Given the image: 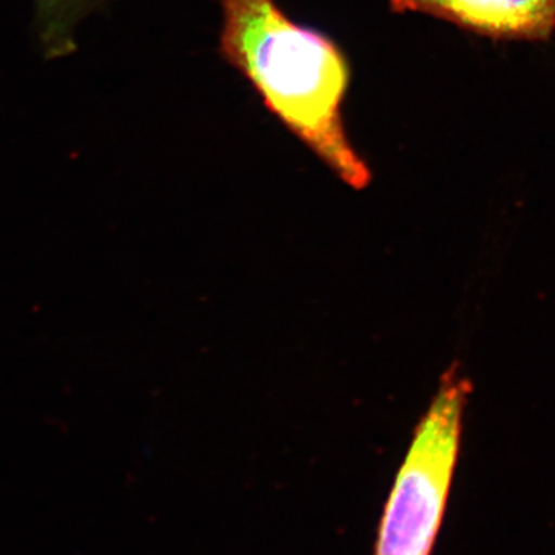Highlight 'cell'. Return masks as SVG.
Listing matches in <instances>:
<instances>
[{"mask_svg":"<svg viewBox=\"0 0 555 555\" xmlns=\"http://www.w3.org/2000/svg\"><path fill=\"white\" fill-rule=\"evenodd\" d=\"M219 51L266 107L346 185L366 189V160L347 134L349 60L337 42L292 21L275 0H221Z\"/></svg>","mask_w":555,"mask_h":555,"instance_id":"obj_1","label":"cell"},{"mask_svg":"<svg viewBox=\"0 0 555 555\" xmlns=\"http://www.w3.org/2000/svg\"><path fill=\"white\" fill-rule=\"evenodd\" d=\"M473 383L459 363L441 375L379 521L375 555H430L443 524Z\"/></svg>","mask_w":555,"mask_h":555,"instance_id":"obj_2","label":"cell"},{"mask_svg":"<svg viewBox=\"0 0 555 555\" xmlns=\"http://www.w3.org/2000/svg\"><path fill=\"white\" fill-rule=\"evenodd\" d=\"M396 13H418L499 40H546L555 33V0H389Z\"/></svg>","mask_w":555,"mask_h":555,"instance_id":"obj_3","label":"cell"},{"mask_svg":"<svg viewBox=\"0 0 555 555\" xmlns=\"http://www.w3.org/2000/svg\"><path fill=\"white\" fill-rule=\"evenodd\" d=\"M109 0H33L35 33L46 61L64 60L78 50L80 22L104 9Z\"/></svg>","mask_w":555,"mask_h":555,"instance_id":"obj_4","label":"cell"}]
</instances>
